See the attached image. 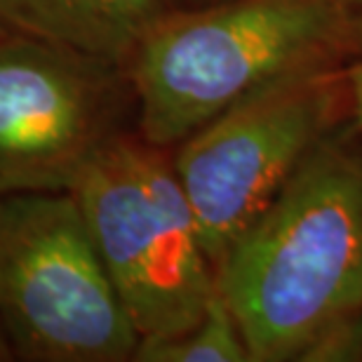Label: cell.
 <instances>
[{
	"label": "cell",
	"instance_id": "5",
	"mask_svg": "<svg viewBox=\"0 0 362 362\" xmlns=\"http://www.w3.org/2000/svg\"><path fill=\"white\" fill-rule=\"evenodd\" d=\"M344 113H351L346 62L325 64L238 101L170 148L214 266L341 127Z\"/></svg>",
	"mask_w": 362,
	"mask_h": 362
},
{
	"label": "cell",
	"instance_id": "6",
	"mask_svg": "<svg viewBox=\"0 0 362 362\" xmlns=\"http://www.w3.org/2000/svg\"><path fill=\"white\" fill-rule=\"evenodd\" d=\"M132 106L125 69L0 33V195L71 191Z\"/></svg>",
	"mask_w": 362,
	"mask_h": 362
},
{
	"label": "cell",
	"instance_id": "7",
	"mask_svg": "<svg viewBox=\"0 0 362 362\" xmlns=\"http://www.w3.org/2000/svg\"><path fill=\"white\" fill-rule=\"evenodd\" d=\"M175 0H0V33L28 35L127 69Z\"/></svg>",
	"mask_w": 362,
	"mask_h": 362
},
{
	"label": "cell",
	"instance_id": "3",
	"mask_svg": "<svg viewBox=\"0 0 362 362\" xmlns=\"http://www.w3.org/2000/svg\"><path fill=\"white\" fill-rule=\"evenodd\" d=\"M136 334L168 337L205 315L216 273L170 148L108 139L71 188Z\"/></svg>",
	"mask_w": 362,
	"mask_h": 362
},
{
	"label": "cell",
	"instance_id": "11",
	"mask_svg": "<svg viewBox=\"0 0 362 362\" xmlns=\"http://www.w3.org/2000/svg\"><path fill=\"white\" fill-rule=\"evenodd\" d=\"M216 3V0H175L177 7H198V5H209Z\"/></svg>",
	"mask_w": 362,
	"mask_h": 362
},
{
	"label": "cell",
	"instance_id": "4",
	"mask_svg": "<svg viewBox=\"0 0 362 362\" xmlns=\"http://www.w3.org/2000/svg\"><path fill=\"white\" fill-rule=\"evenodd\" d=\"M0 327L14 360H132L139 334L71 191L0 195Z\"/></svg>",
	"mask_w": 362,
	"mask_h": 362
},
{
	"label": "cell",
	"instance_id": "9",
	"mask_svg": "<svg viewBox=\"0 0 362 362\" xmlns=\"http://www.w3.org/2000/svg\"><path fill=\"white\" fill-rule=\"evenodd\" d=\"M346 81L351 94V118L362 129V35L346 59Z\"/></svg>",
	"mask_w": 362,
	"mask_h": 362
},
{
	"label": "cell",
	"instance_id": "10",
	"mask_svg": "<svg viewBox=\"0 0 362 362\" xmlns=\"http://www.w3.org/2000/svg\"><path fill=\"white\" fill-rule=\"evenodd\" d=\"M10 360H14L12 346H10V341H7L3 327H0V362H10Z\"/></svg>",
	"mask_w": 362,
	"mask_h": 362
},
{
	"label": "cell",
	"instance_id": "2",
	"mask_svg": "<svg viewBox=\"0 0 362 362\" xmlns=\"http://www.w3.org/2000/svg\"><path fill=\"white\" fill-rule=\"evenodd\" d=\"M362 35V0H216L172 7L127 64L136 132L181 139L238 101L301 71L346 62Z\"/></svg>",
	"mask_w": 362,
	"mask_h": 362
},
{
	"label": "cell",
	"instance_id": "8",
	"mask_svg": "<svg viewBox=\"0 0 362 362\" xmlns=\"http://www.w3.org/2000/svg\"><path fill=\"white\" fill-rule=\"evenodd\" d=\"M134 362H252L223 296H212L205 315L184 332L168 337H141L134 349Z\"/></svg>",
	"mask_w": 362,
	"mask_h": 362
},
{
	"label": "cell",
	"instance_id": "1",
	"mask_svg": "<svg viewBox=\"0 0 362 362\" xmlns=\"http://www.w3.org/2000/svg\"><path fill=\"white\" fill-rule=\"evenodd\" d=\"M252 362H294L362 315V144L337 127L214 266Z\"/></svg>",
	"mask_w": 362,
	"mask_h": 362
}]
</instances>
